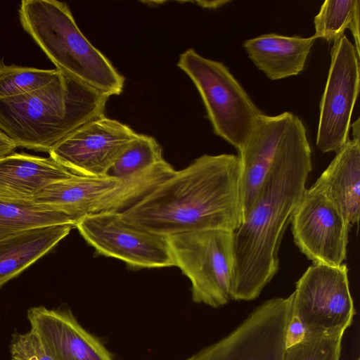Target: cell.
I'll list each match as a JSON object with an SVG mask.
<instances>
[{"label":"cell","mask_w":360,"mask_h":360,"mask_svg":"<svg viewBox=\"0 0 360 360\" xmlns=\"http://www.w3.org/2000/svg\"><path fill=\"white\" fill-rule=\"evenodd\" d=\"M311 153L303 122L289 112L255 200L233 232L232 300L256 299L278 272L280 244L306 190Z\"/></svg>","instance_id":"1"},{"label":"cell","mask_w":360,"mask_h":360,"mask_svg":"<svg viewBox=\"0 0 360 360\" xmlns=\"http://www.w3.org/2000/svg\"><path fill=\"white\" fill-rule=\"evenodd\" d=\"M240 183L238 155H203L120 215L132 226L165 236L209 229L233 232L243 222Z\"/></svg>","instance_id":"2"},{"label":"cell","mask_w":360,"mask_h":360,"mask_svg":"<svg viewBox=\"0 0 360 360\" xmlns=\"http://www.w3.org/2000/svg\"><path fill=\"white\" fill-rule=\"evenodd\" d=\"M108 98L60 71L39 89L0 98V130L18 148L49 153L81 126L105 116Z\"/></svg>","instance_id":"3"},{"label":"cell","mask_w":360,"mask_h":360,"mask_svg":"<svg viewBox=\"0 0 360 360\" xmlns=\"http://www.w3.org/2000/svg\"><path fill=\"white\" fill-rule=\"evenodd\" d=\"M18 15L23 30L56 69L108 97L122 92L124 77L84 37L66 3L22 0Z\"/></svg>","instance_id":"4"},{"label":"cell","mask_w":360,"mask_h":360,"mask_svg":"<svg viewBox=\"0 0 360 360\" xmlns=\"http://www.w3.org/2000/svg\"><path fill=\"white\" fill-rule=\"evenodd\" d=\"M174 169L165 160L125 178L109 175L72 177L53 183L31 200L80 218L105 212H121L138 202L170 176Z\"/></svg>","instance_id":"5"},{"label":"cell","mask_w":360,"mask_h":360,"mask_svg":"<svg viewBox=\"0 0 360 360\" xmlns=\"http://www.w3.org/2000/svg\"><path fill=\"white\" fill-rule=\"evenodd\" d=\"M177 66L200 93L214 134L239 151L262 111L222 63L188 49L180 55Z\"/></svg>","instance_id":"6"},{"label":"cell","mask_w":360,"mask_h":360,"mask_svg":"<svg viewBox=\"0 0 360 360\" xmlns=\"http://www.w3.org/2000/svg\"><path fill=\"white\" fill-rule=\"evenodd\" d=\"M167 237L175 266L191 283L195 303L219 308L232 300L233 232L209 229Z\"/></svg>","instance_id":"7"},{"label":"cell","mask_w":360,"mask_h":360,"mask_svg":"<svg viewBox=\"0 0 360 360\" xmlns=\"http://www.w3.org/2000/svg\"><path fill=\"white\" fill-rule=\"evenodd\" d=\"M292 316L305 328V338L344 334L355 314L348 268L313 264L296 282Z\"/></svg>","instance_id":"8"},{"label":"cell","mask_w":360,"mask_h":360,"mask_svg":"<svg viewBox=\"0 0 360 360\" xmlns=\"http://www.w3.org/2000/svg\"><path fill=\"white\" fill-rule=\"evenodd\" d=\"M292 295L266 300L232 332L185 360H282Z\"/></svg>","instance_id":"9"},{"label":"cell","mask_w":360,"mask_h":360,"mask_svg":"<svg viewBox=\"0 0 360 360\" xmlns=\"http://www.w3.org/2000/svg\"><path fill=\"white\" fill-rule=\"evenodd\" d=\"M74 227L98 255L122 260L131 268L175 266L167 236L125 223L120 212L84 216Z\"/></svg>","instance_id":"10"},{"label":"cell","mask_w":360,"mask_h":360,"mask_svg":"<svg viewBox=\"0 0 360 360\" xmlns=\"http://www.w3.org/2000/svg\"><path fill=\"white\" fill-rule=\"evenodd\" d=\"M330 58L316 136V146L322 153H337L349 139L351 117L359 91V56L346 36L333 44Z\"/></svg>","instance_id":"11"},{"label":"cell","mask_w":360,"mask_h":360,"mask_svg":"<svg viewBox=\"0 0 360 360\" xmlns=\"http://www.w3.org/2000/svg\"><path fill=\"white\" fill-rule=\"evenodd\" d=\"M290 222L295 244L313 264H343L352 226L321 191L313 186L306 188Z\"/></svg>","instance_id":"12"},{"label":"cell","mask_w":360,"mask_h":360,"mask_svg":"<svg viewBox=\"0 0 360 360\" xmlns=\"http://www.w3.org/2000/svg\"><path fill=\"white\" fill-rule=\"evenodd\" d=\"M137 135L127 125L103 116L75 130L49 154L77 175L106 176L119 155Z\"/></svg>","instance_id":"13"},{"label":"cell","mask_w":360,"mask_h":360,"mask_svg":"<svg viewBox=\"0 0 360 360\" xmlns=\"http://www.w3.org/2000/svg\"><path fill=\"white\" fill-rule=\"evenodd\" d=\"M31 330L54 360H114L100 340L85 330L70 309L32 307Z\"/></svg>","instance_id":"14"},{"label":"cell","mask_w":360,"mask_h":360,"mask_svg":"<svg viewBox=\"0 0 360 360\" xmlns=\"http://www.w3.org/2000/svg\"><path fill=\"white\" fill-rule=\"evenodd\" d=\"M288 115L289 112L276 116L263 113L259 115L248 139L238 151L243 221L270 167Z\"/></svg>","instance_id":"15"},{"label":"cell","mask_w":360,"mask_h":360,"mask_svg":"<svg viewBox=\"0 0 360 360\" xmlns=\"http://www.w3.org/2000/svg\"><path fill=\"white\" fill-rule=\"evenodd\" d=\"M348 139L328 167L312 185L341 212L348 224H359L360 216L359 118L352 125Z\"/></svg>","instance_id":"16"},{"label":"cell","mask_w":360,"mask_h":360,"mask_svg":"<svg viewBox=\"0 0 360 360\" xmlns=\"http://www.w3.org/2000/svg\"><path fill=\"white\" fill-rule=\"evenodd\" d=\"M75 175L50 156L14 152L0 158V198L31 200L48 186Z\"/></svg>","instance_id":"17"},{"label":"cell","mask_w":360,"mask_h":360,"mask_svg":"<svg viewBox=\"0 0 360 360\" xmlns=\"http://www.w3.org/2000/svg\"><path fill=\"white\" fill-rule=\"evenodd\" d=\"M316 39L265 34L246 40L243 46L249 58L272 80L297 75L302 72Z\"/></svg>","instance_id":"18"},{"label":"cell","mask_w":360,"mask_h":360,"mask_svg":"<svg viewBox=\"0 0 360 360\" xmlns=\"http://www.w3.org/2000/svg\"><path fill=\"white\" fill-rule=\"evenodd\" d=\"M74 227L58 224L25 230L0 239V288L53 249Z\"/></svg>","instance_id":"19"},{"label":"cell","mask_w":360,"mask_h":360,"mask_svg":"<svg viewBox=\"0 0 360 360\" xmlns=\"http://www.w3.org/2000/svg\"><path fill=\"white\" fill-rule=\"evenodd\" d=\"M75 223L65 212L31 200L0 198V239L38 227Z\"/></svg>","instance_id":"20"},{"label":"cell","mask_w":360,"mask_h":360,"mask_svg":"<svg viewBox=\"0 0 360 360\" xmlns=\"http://www.w3.org/2000/svg\"><path fill=\"white\" fill-rule=\"evenodd\" d=\"M359 0L325 1L314 18L315 34L313 36L333 44L345 35V30L349 28L359 56Z\"/></svg>","instance_id":"21"},{"label":"cell","mask_w":360,"mask_h":360,"mask_svg":"<svg viewBox=\"0 0 360 360\" xmlns=\"http://www.w3.org/2000/svg\"><path fill=\"white\" fill-rule=\"evenodd\" d=\"M162 148L152 136L139 134L117 158L108 175L125 178L163 161Z\"/></svg>","instance_id":"22"},{"label":"cell","mask_w":360,"mask_h":360,"mask_svg":"<svg viewBox=\"0 0 360 360\" xmlns=\"http://www.w3.org/2000/svg\"><path fill=\"white\" fill-rule=\"evenodd\" d=\"M57 69L5 65L0 63V98L22 95L39 89L56 78Z\"/></svg>","instance_id":"23"},{"label":"cell","mask_w":360,"mask_h":360,"mask_svg":"<svg viewBox=\"0 0 360 360\" xmlns=\"http://www.w3.org/2000/svg\"><path fill=\"white\" fill-rule=\"evenodd\" d=\"M343 334L304 338L285 348L282 360H340Z\"/></svg>","instance_id":"24"},{"label":"cell","mask_w":360,"mask_h":360,"mask_svg":"<svg viewBox=\"0 0 360 360\" xmlns=\"http://www.w3.org/2000/svg\"><path fill=\"white\" fill-rule=\"evenodd\" d=\"M11 354V360H54L31 329L13 335Z\"/></svg>","instance_id":"25"},{"label":"cell","mask_w":360,"mask_h":360,"mask_svg":"<svg viewBox=\"0 0 360 360\" xmlns=\"http://www.w3.org/2000/svg\"><path fill=\"white\" fill-rule=\"evenodd\" d=\"M305 328L302 323L298 319L291 315L285 331V348L302 342L305 338Z\"/></svg>","instance_id":"26"},{"label":"cell","mask_w":360,"mask_h":360,"mask_svg":"<svg viewBox=\"0 0 360 360\" xmlns=\"http://www.w3.org/2000/svg\"><path fill=\"white\" fill-rule=\"evenodd\" d=\"M17 146L0 130V158L15 152Z\"/></svg>","instance_id":"27"},{"label":"cell","mask_w":360,"mask_h":360,"mask_svg":"<svg viewBox=\"0 0 360 360\" xmlns=\"http://www.w3.org/2000/svg\"><path fill=\"white\" fill-rule=\"evenodd\" d=\"M230 1H223V0H219V1H198L195 3L198 4L199 6L206 8H217L219 7H221L224 6V4L229 3Z\"/></svg>","instance_id":"28"},{"label":"cell","mask_w":360,"mask_h":360,"mask_svg":"<svg viewBox=\"0 0 360 360\" xmlns=\"http://www.w3.org/2000/svg\"><path fill=\"white\" fill-rule=\"evenodd\" d=\"M357 360H360V359L359 358Z\"/></svg>","instance_id":"29"}]
</instances>
